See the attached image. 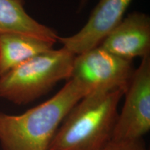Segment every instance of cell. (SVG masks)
Here are the masks:
<instances>
[{
  "label": "cell",
  "mask_w": 150,
  "mask_h": 150,
  "mask_svg": "<svg viewBox=\"0 0 150 150\" xmlns=\"http://www.w3.org/2000/svg\"><path fill=\"white\" fill-rule=\"evenodd\" d=\"M90 93L88 88L70 79L55 95L23 113L0 111L1 149L47 150L68 112Z\"/></svg>",
  "instance_id": "6da1fadb"
},
{
  "label": "cell",
  "mask_w": 150,
  "mask_h": 150,
  "mask_svg": "<svg viewBox=\"0 0 150 150\" xmlns=\"http://www.w3.org/2000/svg\"><path fill=\"white\" fill-rule=\"evenodd\" d=\"M123 90L95 91L62 122L47 150H101L112 140Z\"/></svg>",
  "instance_id": "7a4b0ae2"
},
{
  "label": "cell",
  "mask_w": 150,
  "mask_h": 150,
  "mask_svg": "<svg viewBox=\"0 0 150 150\" xmlns=\"http://www.w3.org/2000/svg\"><path fill=\"white\" fill-rule=\"evenodd\" d=\"M75 55L64 47L32 58L0 77V99L21 106L48 93L62 80H69Z\"/></svg>",
  "instance_id": "3957f363"
},
{
  "label": "cell",
  "mask_w": 150,
  "mask_h": 150,
  "mask_svg": "<svg viewBox=\"0 0 150 150\" xmlns=\"http://www.w3.org/2000/svg\"><path fill=\"white\" fill-rule=\"evenodd\" d=\"M135 72L132 61L117 57L101 46L75 56L70 79L95 91L126 92Z\"/></svg>",
  "instance_id": "277c9868"
},
{
  "label": "cell",
  "mask_w": 150,
  "mask_h": 150,
  "mask_svg": "<svg viewBox=\"0 0 150 150\" xmlns=\"http://www.w3.org/2000/svg\"><path fill=\"white\" fill-rule=\"evenodd\" d=\"M124 95L112 140H142L150 130V54L142 58Z\"/></svg>",
  "instance_id": "5b68a950"
},
{
  "label": "cell",
  "mask_w": 150,
  "mask_h": 150,
  "mask_svg": "<svg viewBox=\"0 0 150 150\" xmlns=\"http://www.w3.org/2000/svg\"><path fill=\"white\" fill-rule=\"evenodd\" d=\"M132 0H99L88 20L75 34L59 37L63 47L76 56L99 46L120 22Z\"/></svg>",
  "instance_id": "8992f818"
},
{
  "label": "cell",
  "mask_w": 150,
  "mask_h": 150,
  "mask_svg": "<svg viewBox=\"0 0 150 150\" xmlns=\"http://www.w3.org/2000/svg\"><path fill=\"white\" fill-rule=\"evenodd\" d=\"M99 46L127 61L149 55V16L140 12L129 14L108 33Z\"/></svg>",
  "instance_id": "52a82bcc"
},
{
  "label": "cell",
  "mask_w": 150,
  "mask_h": 150,
  "mask_svg": "<svg viewBox=\"0 0 150 150\" xmlns=\"http://www.w3.org/2000/svg\"><path fill=\"white\" fill-rule=\"evenodd\" d=\"M55 43L24 33H0V77L35 56L54 50Z\"/></svg>",
  "instance_id": "ba28073f"
},
{
  "label": "cell",
  "mask_w": 150,
  "mask_h": 150,
  "mask_svg": "<svg viewBox=\"0 0 150 150\" xmlns=\"http://www.w3.org/2000/svg\"><path fill=\"white\" fill-rule=\"evenodd\" d=\"M24 5V0H0V33H24L58 42L56 31L33 19Z\"/></svg>",
  "instance_id": "9c48e42d"
},
{
  "label": "cell",
  "mask_w": 150,
  "mask_h": 150,
  "mask_svg": "<svg viewBox=\"0 0 150 150\" xmlns=\"http://www.w3.org/2000/svg\"><path fill=\"white\" fill-rule=\"evenodd\" d=\"M101 150H147L142 140H111Z\"/></svg>",
  "instance_id": "30bf717a"
},
{
  "label": "cell",
  "mask_w": 150,
  "mask_h": 150,
  "mask_svg": "<svg viewBox=\"0 0 150 150\" xmlns=\"http://www.w3.org/2000/svg\"><path fill=\"white\" fill-rule=\"evenodd\" d=\"M88 0H81L79 9H81V8H82L83 6H84L86 5V4L88 2Z\"/></svg>",
  "instance_id": "8fae6325"
}]
</instances>
